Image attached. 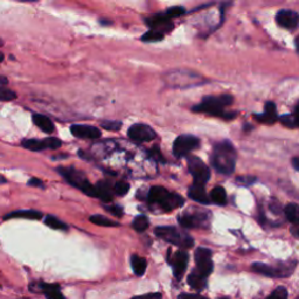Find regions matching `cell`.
<instances>
[{
  "label": "cell",
  "mask_w": 299,
  "mask_h": 299,
  "mask_svg": "<svg viewBox=\"0 0 299 299\" xmlns=\"http://www.w3.org/2000/svg\"><path fill=\"white\" fill-rule=\"evenodd\" d=\"M211 161L217 172L229 176L235 171L236 151L232 144L225 140V142L216 144L213 148Z\"/></svg>",
  "instance_id": "1"
},
{
  "label": "cell",
  "mask_w": 299,
  "mask_h": 299,
  "mask_svg": "<svg viewBox=\"0 0 299 299\" xmlns=\"http://www.w3.org/2000/svg\"><path fill=\"white\" fill-rule=\"evenodd\" d=\"M233 103V97L229 95H221V96H208L203 98L201 103L193 108L195 113H202L211 115V116L221 117L225 119H232L236 114L235 113H226L225 108Z\"/></svg>",
  "instance_id": "2"
},
{
  "label": "cell",
  "mask_w": 299,
  "mask_h": 299,
  "mask_svg": "<svg viewBox=\"0 0 299 299\" xmlns=\"http://www.w3.org/2000/svg\"><path fill=\"white\" fill-rule=\"evenodd\" d=\"M147 200L150 203L158 204L165 212H171L173 209L181 207L183 204V199L177 193H171L161 186L151 187L147 194Z\"/></svg>",
  "instance_id": "3"
},
{
  "label": "cell",
  "mask_w": 299,
  "mask_h": 299,
  "mask_svg": "<svg viewBox=\"0 0 299 299\" xmlns=\"http://www.w3.org/2000/svg\"><path fill=\"white\" fill-rule=\"evenodd\" d=\"M58 172L60 173V176L65 178L71 186L81 190L84 194L91 196V198H97L96 186L91 185L90 181L88 180L87 177H85L81 171H78L72 167H59Z\"/></svg>",
  "instance_id": "4"
},
{
  "label": "cell",
  "mask_w": 299,
  "mask_h": 299,
  "mask_svg": "<svg viewBox=\"0 0 299 299\" xmlns=\"http://www.w3.org/2000/svg\"><path fill=\"white\" fill-rule=\"evenodd\" d=\"M155 234L158 237H160L161 240L179 248H183V249H189V248H192L194 245L193 238L189 234L176 227H170V226H166V227H157Z\"/></svg>",
  "instance_id": "5"
},
{
  "label": "cell",
  "mask_w": 299,
  "mask_h": 299,
  "mask_svg": "<svg viewBox=\"0 0 299 299\" xmlns=\"http://www.w3.org/2000/svg\"><path fill=\"white\" fill-rule=\"evenodd\" d=\"M187 164H189L190 173L193 177L194 183L202 186L206 185V182L211 178V171H209L208 166L200 158L194 156H190L187 158Z\"/></svg>",
  "instance_id": "6"
},
{
  "label": "cell",
  "mask_w": 299,
  "mask_h": 299,
  "mask_svg": "<svg viewBox=\"0 0 299 299\" xmlns=\"http://www.w3.org/2000/svg\"><path fill=\"white\" fill-rule=\"evenodd\" d=\"M200 145V140L194 136L191 135H181L174 140L173 144V155L177 158L186 157L189 153L198 148Z\"/></svg>",
  "instance_id": "7"
},
{
  "label": "cell",
  "mask_w": 299,
  "mask_h": 299,
  "mask_svg": "<svg viewBox=\"0 0 299 299\" xmlns=\"http://www.w3.org/2000/svg\"><path fill=\"white\" fill-rule=\"evenodd\" d=\"M179 222L183 228H204L207 226L208 217L200 209H196L195 212H189L179 216Z\"/></svg>",
  "instance_id": "8"
},
{
  "label": "cell",
  "mask_w": 299,
  "mask_h": 299,
  "mask_svg": "<svg viewBox=\"0 0 299 299\" xmlns=\"http://www.w3.org/2000/svg\"><path fill=\"white\" fill-rule=\"evenodd\" d=\"M127 135L137 143L151 142L157 137L155 130L151 126L146 125V124H134L129 131H127Z\"/></svg>",
  "instance_id": "9"
},
{
  "label": "cell",
  "mask_w": 299,
  "mask_h": 299,
  "mask_svg": "<svg viewBox=\"0 0 299 299\" xmlns=\"http://www.w3.org/2000/svg\"><path fill=\"white\" fill-rule=\"evenodd\" d=\"M195 263L198 267V272L202 276L208 277L213 271V260L212 251L207 248H198L195 251Z\"/></svg>",
  "instance_id": "10"
},
{
  "label": "cell",
  "mask_w": 299,
  "mask_h": 299,
  "mask_svg": "<svg viewBox=\"0 0 299 299\" xmlns=\"http://www.w3.org/2000/svg\"><path fill=\"white\" fill-rule=\"evenodd\" d=\"M21 145L25 148L31 150V151H42V150L46 148H52L57 150L59 147H61L62 142L57 137H48V138L45 139H26L23 140Z\"/></svg>",
  "instance_id": "11"
},
{
  "label": "cell",
  "mask_w": 299,
  "mask_h": 299,
  "mask_svg": "<svg viewBox=\"0 0 299 299\" xmlns=\"http://www.w3.org/2000/svg\"><path fill=\"white\" fill-rule=\"evenodd\" d=\"M169 260L172 264L174 277L177 279H181L183 273L186 271L187 264H189V254L183 250H179L172 257H170Z\"/></svg>",
  "instance_id": "12"
},
{
  "label": "cell",
  "mask_w": 299,
  "mask_h": 299,
  "mask_svg": "<svg viewBox=\"0 0 299 299\" xmlns=\"http://www.w3.org/2000/svg\"><path fill=\"white\" fill-rule=\"evenodd\" d=\"M146 24L151 29H156V31H159L164 34L165 32H170L173 28L172 21H171L170 16L166 14V12L165 13L150 16V18L146 19Z\"/></svg>",
  "instance_id": "13"
},
{
  "label": "cell",
  "mask_w": 299,
  "mask_h": 299,
  "mask_svg": "<svg viewBox=\"0 0 299 299\" xmlns=\"http://www.w3.org/2000/svg\"><path fill=\"white\" fill-rule=\"evenodd\" d=\"M31 290L38 292H42L47 299H66L62 292L60 291L58 284H48V283H32Z\"/></svg>",
  "instance_id": "14"
},
{
  "label": "cell",
  "mask_w": 299,
  "mask_h": 299,
  "mask_svg": "<svg viewBox=\"0 0 299 299\" xmlns=\"http://www.w3.org/2000/svg\"><path fill=\"white\" fill-rule=\"evenodd\" d=\"M251 269H253L255 272L262 273V275L268 276V277H286V276H289L288 269H286L285 267L277 269L275 267L268 266V264L256 262L253 264V266H251Z\"/></svg>",
  "instance_id": "15"
},
{
  "label": "cell",
  "mask_w": 299,
  "mask_h": 299,
  "mask_svg": "<svg viewBox=\"0 0 299 299\" xmlns=\"http://www.w3.org/2000/svg\"><path fill=\"white\" fill-rule=\"evenodd\" d=\"M71 134L74 135L78 138H83V139H96L101 137V131L100 129H97L95 126L91 125H72L70 127Z\"/></svg>",
  "instance_id": "16"
},
{
  "label": "cell",
  "mask_w": 299,
  "mask_h": 299,
  "mask_svg": "<svg viewBox=\"0 0 299 299\" xmlns=\"http://www.w3.org/2000/svg\"><path fill=\"white\" fill-rule=\"evenodd\" d=\"M276 20L282 27H284L286 29H293L298 26L299 15L293 11L283 10L278 12V14L276 16Z\"/></svg>",
  "instance_id": "17"
},
{
  "label": "cell",
  "mask_w": 299,
  "mask_h": 299,
  "mask_svg": "<svg viewBox=\"0 0 299 299\" xmlns=\"http://www.w3.org/2000/svg\"><path fill=\"white\" fill-rule=\"evenodd\" d=\"M255 118L257 119L258 122L264 124L276 123L277 119H278V116H277V109L275 103L268 102L266 106H264V113L260 115H255Z\"/></svg>",
  "instance_id": "18"
},
{
  "label": "cell",
  "mask_w": 299,
  "mask_h": 299,
  "mask_svg": "<svg viewBox=\"0 0 299 299\" xmlns=\"http://www.w3.org/2000/svg\"><path fill=\"white\" fill-rule=\"evenodd\" d=\"M33 122L38 127H39L41 131H44L45 134H47V135L53 134L54 130H55V126H54L53 122L50 121L48 117L44 116V115L34 114L33 115Z\"/></svg>",
  "instance_id": "19"
},
{
  "label": "cell",
  "mask_w": 299,
  "mask_h": 299,
  "mask_svg": "<svg viewBox=\"0 0 299 299\" xmlns=\"http://www.w3.org/2000/svg\"><path fill=\"white\" fill-rule=\"evenodd\" d=\"M189 195L191 199L194 200V201L206 203V204L211 202L206 191H204V186L202 185H196V183H194L193 186H191L189 191Z\"/></svg>",
  "instance_id": "20"
},
{
  "label": "cell",
  "mask_w": 299,
  "mask_h": 299,
  "mask_svg": "<svg viewBox=\"0 0 299 299\" xmlns=\"http://www.w3.org/2000/svg\"><path fill=\"white\" fill-rule=\"evenodd\" d=\"M42 216H44V215H42L41 212L32 211V209H28V211L12 212V213H10V214H7V215L4 216V220L15 219V217H21V219H28V220H40Z\"/></svg>",
  "instance_id": "21"
},
{
  "label": "cell",
  "mask_w": 299,
  "mask_h": 299,
  "mask_svg": "<svg viewBox=\"0 0 299 299\" xmlns=\"http://www.w3.org/2000/svg\"><path fill=\"white\" fill-rule=\"evenodd\" d=\"M96 190H97V198L98 199H101L102 201H104V202L113 201L114 189H111L109 182L100 181L96 185Z\"/></svg>",
  "instance_id": "22"
},
{
  "label": "cell",
  "mask_w": 299,
  "mask_h": 299,
  "mask_svg": "<svg viewBox=\"0 0 299 299\" xmlns=\"http://www.w3.org/2000/svg\"><path fill=\"white\" fill-rule=\"evenodd\" d=\"M187 282H189L191 288H193L195 290H202V289L206 288L207 277L202 276L201 273L198 272V271H193L189 276Z\"/></svg>",
  "instance_id": "23"
},
{
  "label": "cell",
  "mask_w": 299,
  "mask_h": 299,
  "mask_svg": "<svg viewBox=\"0 0 299 299\" xmlns=\"http://www.w3.org/2000/svg\"><path fill=\"white\" fill-rule=\"evenodd\" d=\"M147 262L146 259L140 257L138 255H132L131 256V267L134 269V272L137 276H143L145 270H146Z\"/></svg>",
  "instance_id": "24"
},
{
  "label": "cell",
  "mask_w": 299,
  "mask_h": 299,
  "mask_svg": "<svg viewBox=\"0 0 299 299\" xmlns=\"http://www.w3.org/2000/svg\"><path fill=\"white\" fill-rule=\"evenodd\" d=\"M285 216L292 225L299 226V206L297 203H289L284 209Z\"/></svg>",
  "instance_id": "25"
},
{
  "label": "cell",
  "mask_w": 299,
  "mask_h": 299,
  "mask_svg": "<svg viewBox=\"0 0 299 299\" xmlns=\"http://www.w3.org/2000/svg\"><path fill=\"white\" fill-rule=\"evenodd\" d=\"M211 199L213 202L216 204H220V206L226 204V202H227V194H226V191L223 187L216 186L215 189H213L211 193Z\"/></svg>",
  "instance_id": "26"
},
{
  "label": "cell",
  "mask_w": 299,
  "mask_h": 299,
  "mask_svg": "<svg viewBox=\"0 0 299 299\" xmlns=\"http://www.w3.org/2000/svg\"><path fill=\"white\" fill-rule=\"evenodd\" d=\"M89 221L91 222L94 225H97V226H101V227H117L119 226L118 222L116 221H113L108 219L106 216L103 215H91L89 217Z\"/></svg>",
  "instance_id": "27"
},
{
  "label": "cell",
  "mask_w": 299,
  "mask_h": 299,
  "mask_svg": "<svg viewBox=\"0 0 299 299\" xmlns=\"http://www.w3.org/2000/svg\"><path fill=\"white\" fill-rule=\"evenodd\" d=\"M45 223L50 227L52 229H57V230H68V226L62 222L61 220H59L58 217L48 215L45 219Z\"/></svg>",
  "instance_id": "28"
},
{
  "label": "cell",
  "mask_w": 299,
  "mask_h": 299,
  "mask_svg": "<svg viewBox=\"0 0 299 299\" xmlns=\"http://www.w3.org/2000/svg\"><path fill=\"white\" fill-rule=\"evenodd\" d=\"M148 219L145 215H139L135 217L134 222H132V227L138 233H143L148 228Z\"/></svg>",
  "instance_id": "29"
},
{
  "label": "cell",
  "mask_w": 299,
  "mask_h": 299,
  "mask_svg": "<svg viewBox=\"0 0 299 299\" xmlns=\"http://www.w3.org/2000/svg\"><path fill=\"white\" fill-rule=\"evenodd\" d=\"M163 39H164V33L156 31V29H150L147 33H145L142 36V40L145 42H157V41H161Z\"/></svg>",
  "instance_id": "30"
},
{
  "label": "cell",
  "mask_w": 299,
  "mask_h": 299,
  "mask_svg": "<svg viewBox=\"0 0 299 299\" xmlns=\"http://www.w3.org/2000/svg\"><path fill=\"white\" fill-rule=\"evenodd\" d=\"M129 191H130V183L126 181H118L115 183V186H114V193L119 196L127 194V192Z\"/></svg>",
  "instance_id": "31"
},
{
  "label": "cell",
  "mask_w": 299,
  "mask_h": 299,
  "mask_svg": "<svg viewBox=\"0 0 299 299\" xmlns=\"http://www.w3.org/2000/svg\"><path fill=\"white\" fill-rule=\"evenodd\" d=\"M16 98V94L11 89L0 87V102H10Z\"/></svg>",
  "instance_id": "32"
},
{
  "label": "cell",
  "mask_w": 299,
  "mask_h": 299,
  "mask_svg": "<svg viewBox=\"0 0 299 299\" xmlns=\"http://www.w3.org/2000/svg\"><path fill=\"white\" fill-rule=\"evenodd\" d=\"M148 156L152 158L153 160L157 161V163H161V164H165V158L163 156V153H161L159 146H153L152 148L148 150Z\"/></svg>",
  "instance_id": "33"
},
{
  "label": "cell",
  "mask_w": 299,
  "mask_h": 299,
  "mask_svg": "<svg viewBox=\"0 0 299 299\" xmlns=\"http://www.w3.org/2000/svg\"><path fill=\"white\" fill-rule=\"evenodd\" d=\"M267 299H288V291L285 288H277Z\"/></svg>",
  "instance_id": "34"
},
{
  "label": "cell",
  "mask_w": 299,
  "mask_h": 299,
  "mask_svg": "<svg viewBox=\"0 0 299 299\" xmlns=\"http://www.w3.org/2000/svg\"><path fill=\"white\" fill-rule=\"evenodd\" d=\"M281 122H282V124H284V125L288 126V127L299 126V124L297 122L296 117H294V115H293V116H290V115H285V116H282L281 117Z\"/></svg>",
  "instance_id": "35"
},
{
  "label": "cell",
  "mask_w": 299,
  "mask_h": 299,
  "mask_svg": "<svg viewBox=\"0 0 299 299\" xmlns=\"http://www.w3.org/2000/svg\"><path fill=\"white\" fill-rule=\"evenodd\" d=\"M185 13V8L181 6H174V7H170L167 11H166V14H167L171 19L177 18V16H180Z\"/></svg>",
  "instance_id": "36"
},
{
  "label": "cell",
  "mask_w": 299,
  "mask_h": 299,
  "mask_svg": "<svg viewBox=\"0 0 299 299\" xmlns=\"http://www.w3.org/2000/svg\"><path fill=\"white\" fill-rule=\"evenodd\" d=\"M102 126H103L105 130H109V131H118L122 127V123L116 122V121H108V122L102 123Z\"/></svg>",
  "instance_id": "37"
},
{
  "label": "cell",
  "mask_w": 299,
  "mask_h": 299,
  "mask_svg": "<svg viewBox=\"0 0 299 299\" xmlns=\"http://www.w3.org/2000/svg\"><path fill=\"white\" fill-rule=\"evenodd\" d=\"M104 208L106 209V212H109L110 214H113L116 217H122L124 214L123 208L121 206H118V204H114V206H104Z\"/></svg>",
  "instance_id": "38"
},
{
  "label": "cell",
  "mask_w": 299,
  "mask_h": 299,
  "mask_svg": "<svg viewBox=\"0 0 299 299\" xmlns=\"http://www.w3.org/2000/svg\"><path fill=\"white\" fill-rule=\"evenodd\" d=\"M131 299H163V296H161L159 292H152L143 294V296H137Z\"/></svg>",
  "instance_id": "39"
},
{
  "label": "cell",
  "mask_w": 299,
  "mask_h": 299,
  "mask_svg": "<svg viewBox=\"0 0 299 299\" xmlns=\"http://www.w3.org/2000/svg\"><path fill=\"white\" fill-rule=\"evenodd\" d=\"M238 183H243V185H250V183H253L256 179L253 177H240L236 179Z\"/></svg>",
  "instance_id": "40"
},
{
  "label": "cell",
  "mask_w": 299,
  "mask_h": 299,
  "mask_svg": "<svg viewBox=\"0 0 299 299\" xmlns=\"http://www.w3.org/2000/svg\"><path fill=\"white\" fill-rule=\"evenodd\" d=\"M28 185L33 187H39V189H44V182H42V180H40V179H36V178L29 179Z\"/></svg>",
  "instance_id": "41"
},
{
  "label": "cell",
  "mask_w": 299,
  "mask_h": 299,
  "mask_svg": "<svg viewBox=\"0 0 299 299\" xmlns=\"http://www.w3.org/2000/svg\"><path fill=\"white\" fill-rule=\"evenodd\" d=\"M180 299H208V298L194 293H182L180 296Z\"/></svg>",
  "instance_id": "42"
},
{
  "label": "cell",
  "mask_w": 299,
  "mask_h": 299,
  "mask_svg": "<svg viewBox=\"0 0 299 299\" xmlns=\"http://www.w3.org/2000/svg\"><path fill=\"white\" fill-rule=\"evenodd\" d=\"M7 83H8V80L5 78V76L0 75V87H5Z\"/></svg>",
  "instance_id": "43"
},
{
  "label": "cell",
  "mask_w": 299,
  "mask_h": 299,
  "mask_svg": "<svg viewBox=\"0 0 299 299\" xmlns=\"http://www.w3.org/2000/svg\"><path fill=\"white\" fill-rule=\"evenodd\" d=\"M292 165H293L294 169H296L297 171H299V157L298 158H293Z\"/></svg>",
  "instance_id": "44"
},
{
  "label": "cell",
  "mask_w": 299,
  "mask_h": 299,
  "mask_svg": "<svg viewBox=\"0 0 299 299\" xmlns=\"http://www.w3.org/2000/svg\"><path fill=\"white\" fill-rule=\"evenodd\" d=\"M294 117H296L297 119V122L299 124V104L297 105V108H296V111H294Z\"/></svg>",
  "instance_id": "45"
},
{
  "label": "cell",
  "mask_w": 299,
  "mask_h": 299,
  "mask_svg": "<svg viewBox=\"0 0 299 299\" xmlns=\"http://www.w3.org/2000/svg\"><path fill=\"white\" fill-rule=\"evenodd\" d=\"M6 182V179L4 178L2 174H0V185H2V183H5Z\"/></svg>",
  "instance_id": "46"
},
{
  "label": "cell",
  "mask_w": 299,
  "mask_h": 299,
  "mask_svg": "<svg viewBox=\"0 0 299 299\" xmlns=\"http://www.w3.org/2000/svg\"><path fill=\"white\" fill-rule=\"evenodd\" d=\"M296 47H297V50L299 52V35L297 36V39H296Z\"/></svg>",
  "instance_id": "47"
},
{
  "label": "cell",
  "mask_w": 299,
  "mask_h": 299,
  "mask_svg": "<svg viewBox=\"0 0 299 299\" xmlns=\"http://www.w3.org/2000/svg\"><path fill=\"white\" fill-rule=\"evenodd\" d=\"M3 60H4V54L0 52V62H3Z\"/></svg>",
  "instance_id": "48"
},
{
  "label": "cell",
  "mask_w": 299,
  "mask_h": 299,
  "mask_svg": "<svg viewBox=\"0 0 299 299\" xmlns=\"http://www.w3.org/2000/svg\"><path fill=\"white\" fill-rule=\"evenodd\" d=\"M19 2H36V0H19Z\"/></svg>",
  "instance_id": "49"
},
{
  "label": "cell",
  "mask_w": 299,
  "mask_h": 299,
  "mask_svg": "<svg viewBox=\"0 0 299 299\" xmlns=\"http://www.w3.org/2000/svg\"><path fill=\"white\" fill-rule=\"evenodd\" d=\"M221 299H229V298H221Z\"/></svg>",
  "instance_id": "50"
},
{
  "label": "cell",
  "mask_w": 299,
  "mask_h": 299,
  "mask_svg": "<svg viewBox=\"0 0 299 299\" xmlns=\"http://www.w3.org/2000/svg\"><path fill=\"white\" fill-rule=\"evenodd\" d=\"M0 45H3V42H2V41H0Z\"/></svg>",
  "instance_id": "51"
},
{
  "label": "cell",
  "mask_w": 299,
  "mask_h": 299,
  "mask_svg": "<svg viewBox=\"0 0 299 299\" xmlns=\"http://www.w3.org/2000/svg\"><path fill=\"white\" fill-rule=\"evenodd\" d=\"M296 299H299V297H297V298H296Z\"/></svg>",
  "instance_id": "52"
},
{
  "label": "cell",
  "mask_w": 299,
  "mask_h": 299,
  "mask_svg": "<svg viewBox=\"0 0 299 299\" xmlns=\"http://www.w3.org/2000/svg\"><path fill=\"white\" fill-rule=\"evenodd\" d=\"M298 235H299V230H298Z\"/></svg>",
  "instance_id": "53"
}]
</instances>
